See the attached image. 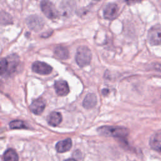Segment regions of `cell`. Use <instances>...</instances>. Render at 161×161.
Masks as SVG:
<instances>
[{"mask_svg":"<svg viewBox=\"0 0 161 161\" xmlns=\"http://www.w3.org/2000/svg\"><path fill=\"white\" fill-rule=\"evenodd\" d=\"M97 132L103 136L125 138L128 136L129 130L122 126H103L97 128Z\"/></svg>","mask_w":161,"mask_h":161,"instance_id":"6da1fadb","label":"cell"},{"mask_svg":"<svg viewBox=\"0 0 161 161\" xmlns=\"http://www.w3.org/2000/svg\"><path fill=\"white\" fill-rule=\"evenodd\" d=\"M91 58V51L87 47L82 45L77 48L75 54V61L79 66L83 67L89 65Z\"/></svg>","mask_w":161,"mask_h":161,"instance_id":"7a4b0ae2","label":"cell"},{"mask_svg":"<svg viewBox=\"0 0 161 161\" xmlns=\"http://www.w3.org/2000/svg\"><path fill=\"white\" fill-rule=\"evenodd\" d=\"M148 41L152 45L161 44V25H155L151 27L148 32Z\"/></svg>","mask_w":161,"mask_h":161,"instance_id":"3957f363","label":"cell"},{"mask_svg":"<svg viewBox=\"0 0 161 161\" xmlns=\"http://www.w3.org/2000/svg\"><path fill=\"white\" fill-rule=\"evenodd\" d=\"M40 8L44 14L50 19H55L58 15L54 4L50 1H42L40 3Z\"/></svg>","mask_w":161,"mask_h":161,"instance_id":"277c9868","label":"cell"},{"mask_svg":"<svg viewBox=\"0 0 161 161\" xmlns=\"http://www.w3.org/2000/svg\"><path fill=\"white\" fill-rule=\"evenodd\" d=\"M28 26L32 30L38 31L40 30L44 26L43 19L38 15H31L26 18V20Z\"/></svg>","mask_w":161,"mask_h":161,"instance_id":"5b68a950","label":"cell"},{"mask_svg":"<svg viewBox=\"0 0 161 161\" xmlns=\"http://www.w3.org/2000/svg\"><path fill=\"white\" fill-rule=\"evenodd\" d=\"M32 70L37 74L41 75H47L51 73L52 70V67L43 62L36 61L31 66Z\"/></svg>","mask_w":161,"mask_h":161,"instance_id":"8992f818","label":"cell"},{"mask_svg":"<svg viewBox=\"0 0 161 161\" xmlns=\"http://www.w3.org/2000/svg\"><path fill=\"white\" fill-rule=\"evenodd\" d=\"M118 13V6L116 3H108L104 8L103 15L106 19H113L116 18Z\"/></svg>","mask_w":161,"mask_h":161,"instance_id":"52a82bcc","label":"cell"},{"mask_svg":"<svg viewBox=\"0 0 161 161\" xmlns=\"http://www.w3.org/2000/svg\"><path fill=\"white\" fill-rule=\"evenodd\" d=\"M45 108V101L42 98L39 97L34 100L30 106V111L35 114L40 115L42 113Z\"/></svg>","mask_w":161,"mask_h":161,"instance_id":"ba28073f","label":"cell"},{"mask_svg":"<svg viewBox=\"0 0 161 161\" xmlns=\"http://www.w3.org/2000/svg\"><path fill=\"white\" fill-rule=\"evenodd\" d=\"M56 93L60 96H66L69 94L70 89L67 82L65 80H57L54 83Z\"/></svg>","mask_w":161,"mask_h":161,"instance_id":"9c48e42d","label":"cell"},{"mask_svg":"<svg viewBox=\"0 0 161 161\" xmlns=\"http://www.w3.org/2000/svg\"><path fill=\"white\" fill-rule=\"evenodd\" d=\"M8 62V68H7V74L6 75H8L15 71L18 64L19 59L17 55H11L6 57Z\"/></svg>","mask_w":161,"mask_h":161,"instance_id":"30bf717a","label":"cell"},{"mask_svg":"<svg viewBox=\"0 0 161 161\" xmlns=\"http://www.w3.org/2000/svg\"><path fill=\"white\" fill-rule=\"evenodd\" d=\"M150 147L158 152H161V133L152 135L149 141Z\"/></svg>","mask_w":161,"mask_h":161,"instance_id":"8fae6325","label":"cell"},{"mask_svg":"<svg viewBox=\"0 0 161 161\" xmlns=\"http://www.w3.org/2000/svg\"><path fill=\"white\" fill-rule=\"evenodd\" d=\"M72 140L70 138H66L65 140L59 141L55 145L56 150L59 153H64L69 151L72 147Z\"/></svg>","mask_w":161,"mask_h":161,"instance_id":"7c38bea8","label":"cell"},{"mask_svg":"<svg viewBox=\"0 0 161 161\" xmlns=\"http://www.w3.org/2000/svg\"><path fill=\"white\" fill-rule=\"evenodd\" d=\"M62 117L60 113L53 111L50 113L47 117L48 123L52 126H58L62 121Z\"/></svg>","mask_w":161,"mask_h":161,"instance_id":"4fadbf2b","label":"cell"},{"mask_svg":"<svg viewBox=\"0 0 161 161\" xmlns=\"http://www.w3.org/2000/svg\"><path fill=\"white\" fill-rule=\"evenodd\" d=\"M97 103V97L93 93H89L84 97L82 105L86 109H91L94 108Z\"/></svg>","mask_w":161,"mask_h":161,"instance_id":"5bb4252c","label":"cell"},{"mask_svg":"<svg viewBox=\"0 0 161 161\" xmlns=\"http://www.w3.org/2000/svg\"><path fill=\"white\" fill-rule=\"evenodd\" d=\"M54 53L58 58L63 60L67 59L69 56L68 49L62 45H57L55 47L54 49Z\"/></svg>","mask_w":161,"mask_h":161,"instance_id":"9a60e30c","label":"cell"},{"mask_svg":"<svg viewBox=\"0 0 161 161\" xmlns=\"http://www.w3.org/2000/svg\"><path fill=\"white\" fill-rule=\"evenodd\" d=\"M4 161H18V155L13 148H9L5 151L3 155Z\"/></svg>","mask_w":161,"mask_h":161,"instance_id":"2e32d148","label":"cell"},{"mask_svg":"<svg viewBox=\"0 0 161 161\" xmlns=\"http://www.w3.org/2000/svg\"><path fill=\"white\" fill-rule=\"evenodd\" d=\"M11 129H25L28 128V125L21 120H13L9 123Z\"/></svg>","mask_w":161,"mask_h":161,"instance_id":"e0dca14e","label":"cell"},{"mask_svg":"<svg viewBox=\"0 0 161 161\" xmlns=\"http://www.w3.org/2000/svg\"><path fill=\"white\" fill-rule=\"evenodd\" d=\"M8 68V62L6 58H3L1 60V76H6Z\"/></svg>","mask_w":161,"mask_h":161,"instance_id":"ac0fdd59","label":"cell"},{"mask_svg":"<svg viewBox=\"0 0 161 161\" xmlns=\"http://www.w3.org/2000/svg\"><path fill=\"white\" fill-rule=\"evenodd\" d=\"M103 94H104V95H106V94H107V93L109 92V90L108 89H103Z\"/></svg>","mask_w":161,"mask_h":161,"instance_id":"d6986e66","label":"cell"},{"mask_svg":"<svg viewBox=\"0 0 161 161\" xmlns=\"http://www.w3.org/2000/svg\"><path fill=\"white\" fill-rule=\"evenodd\" d=\"M65 161H77V160H74L73 158H69L67 160H65Z\"/></svg>","mask_w":161,"mask_h":161,"instance_id":"ffe728a7","label":"cell"}]
</instances>
